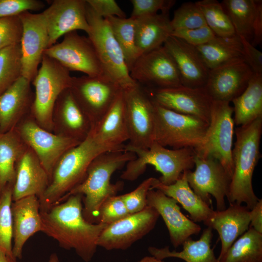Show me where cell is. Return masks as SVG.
Instances as JSON below:
<instances>
[{"instance_id":"obj_53","label":"cell","mask_w":262,"mask_h":262,"mask_svg":"<svg viewBox=\"0 0 262 262\" xmlns=\"http://www.w3.org/2000/svg\"><path fill=\"white\" fill-rule=\"evenodd\" d=\"M138 262H165L164 260L157 259L153 256H146L142 258Z\"/></svg>"},{"instance_id":"obj_36","label":"cell","mask_w":262,"mask_h":262,"mask_svg":"<svg viewBox=\"0 0 262 262\" xmlns=\"http://www.w3.org/2000/svg\"><path fill=\"white\" fill-rule=\"evenodd\" d=\"M221 3L235 33L251 43L256 14L255 0H224Z\"/></svg>"},{"instance_id":"obj_30","label":"cell","mask_w":262,"mask_h":262,"mask_svg":"<svg viewBox=\"0 0 262 262\" xmlns=\"http://www.w3.org/2000/svg\"><path fill=\"white\" fill-rule=\"evenodd\" d=\"M153 189L159 190L179 203L195 222L205 223L214 213L215 211L191 189L187 180L185 171L176 182L170 185L163 184L158 179L151 189Z\"/></svg>"},{"instance_id":"obj_16","label":"cell","mask_w":262,"mask_h":262,"mask_svg":"<svg viewBox=\"0 0 262 262\" xmlns=\"http://www.w3.org/2000/svg\"><path fill=\"white\" fill-rule=\"evenodd\" d=\"M131 78L148 88H166L182 85L172 57L163 46L141 55L129 70Z\"/></svg>"},{"instance_id":"obj_11","label":"cell","mask_w":262,"mask_h":262,"mask_svg":"<svg viewBox=\"0 0 262 262\" xmlns=\"http://www.w3.org/2000/svg\"><path fill=\"white\" fill-rule=\"evenodd\" d=\"M25 118L15 129L25 145L36 154L50 180L60 158L81 142L45 130L35 121L31 114Z\"/></svg>"},{"instance_id":"obj_19","label":"cell","mask_w":262,"mask_h":262,"mask_svg":"<svg viewBox=\"0 0 262 262\" xmlns=\"http://www.w3.org/2000/svg\"><path fill=\"white\" fill-rule=\"evenodd\" d=\"M49 3L42 12L49 35L48 48L68 33L82 30L88 34L86 0H53Z\"/></svg>"},{"instance_id":"obj_37","label":"cell","mask_w":262,"mask_h":262,"mask_svg":"<svg viewBox=\"0 0 262 262\" xmlns=\"http://www.w3.org/2000/svg\"><path fill=\"white\" fill-rule=\"evenodd\" d=\"M123 53L129 70L140 56L135 42L134 19L109 16L105 18Z\"/></svg>"},{"instance_id":"obj_7","label":"cell","mask_w":262,"mask_h":262,"mask_svg":"<svg viewBox=\"0 0 262 262\" xmlns=\"http://www.w3.org/2000/svg\"><path fill=\"white\" fill-rule=\"evenodd\" d=\"M154 104V142L173 149H196L204 142L209 123Z\"/></svg>"},{"instance_id":"obj_3","label":"cell","mask_w":262,"mask_h":262,"mask_svg":"<svg viewBox=\"0 0 262 262\" xmlns=\"http://www.w3.org/2000/svg\"><path fill=\"white\" fill-rule=\"evenodd\" d=\"M232 148L233 172L227 196L229 204H246L251 210L259 198L252 186V177L260 157V145L262 133V117L249 124L238 127Z\"/></svg>"},{"instance_id":"obj_25","label":"cell","mask_w":262,"mask_h":262,"mask_svg":"<svg viewBox=\"0 0 262 262\" xmlns=\"http://www.w3.org/2000/svg\"><path fill=\"white\" fill-rule=\"evenodd\" d=\"M49 177L34 152L29 147L18 160L13 185V201L30 196L40 198L49 183Z\"/></svg>"},{"instance_id":"obj_21","label":"cell","mask_w":262,"mask_h":262,"mask_svg":"<svg viewBox=\"0 0 262 262\" xmlns=\"http://www.w3.org/2000/svg\"><path fill=\"white\" fill-rule=\"evenodd\" d=\"M254 73L244 62L210 70L204 86L213 100L230 102L246 89Z\"/></svg>"},{"instance_id":"obj_20","label":"cell","mask_w":262,"mask_h":262,"mask_svg":"<svg viewBox=\"0 0 262 262\" xmlns=\"http://www.w3.org/2000/svg\"><path fill=\"white\" fill-rule=\"evenodd\" d=\"M147 201V206L155 209L163 219L175 248L181 246L192 235L200 232L201 227L182 213L177 202L159 190H149Z\"/></svg>"},{"instance_id":"obj_47","label":"cell","mask_w":262,"mask_h":262,"mask_svg":"<svg viewBox=\"0 0 262 262\" xmlns=\"http://www.w3.org/2000/svg\"><path fill=\"white\" fill-rule=\"evenodd\" d=\"M171 35L194 47L202 45L216 36L207 25L195 29L175 30Z\"/></svg>"},{"instance_id":"obj_1","label":"cell","mask_w":262,"mask_h":262,"mask_svg":"<svg viewBox=\"0 0 262 262\" xmlns=\"http://www.w3.org/2000/svg\"><path fill=\"white\" fill-rule=\"evenodd\" d=\"M81 194L68 196L64 201L40 210L42 232L57 241L62 248L73 249L84 262L91 261L96 252L98 240L107 226L87 221L82 214Z\"/></svg>"},{"instance_id":"obj_34","label":"cell","mask_w":262,"mask_h":262,"mask_svg":"<svg viewBox=\"0 0 262 262\" xmlns=\"http://www.w3.org/2000/svg\"><path fill=\"white\" fill-rule=\"evenodd\" d=\"M27 147L15 129L0 133V195L14 184L16 164Z\"/></svg>"},{"instance_id":"obj_22","label":"cell","mask_w":262,"mask_h":262,"mask_svg":"<svg viewBox=\"0 0 262 262\" xmlns=\"http://www.w3.org/2000/svg\"><path fill=\"white\" fill-rule=\"evenodd\" d=\"M163 46L176 64L182 85L191 88L205 86L210 70L195 47L172 35Z\"/></svg>"},{"instance_id":"obj_52","label":"cell","mask_w":262,"mask_h":262,"mask_svg":"<svg viewBox=\"0 0 262 262\" xmlns=\"http://www.w3.org/2000/svg\"><path fill=\"white\" fill-rule=\"evenodd\" d=\"M0 262H16V259L11 257L0 249Z\"/></svg>"},{"instance_id":"obj_48","label":"cell","mask_w":262,"mask_h":262,"mask_svg":"<svg viewBox=\"0 0 262 262\" xmlns=\"http://www.w3.org/2000/svg\"><path fill=\"white\" fill-rule=\"evenodd\" d=\"M88 5L103 18L109 16L125 18V13L114 0H86Z\"/></svg>"},{"instance_id":"obj_45","label":"cell","mask_w":262,"mask_h":262,"mask_svg":"<svg viewBox=\"0 0 262 262\" xmlns=\"http://www.w3.org/2000/svg\"><path fill=\"white\" fill-rule=\"evenodd\" d=\"M132 11L131 17L135 19L138 17L153 15L158 12L169 13L174 5V0H131Z\"/></svg>"},{"instance_id":"obj_54","label":"cell","mask_w":262,"mask_h":262,"mask_svg":"<svg viewBox=\"0 0 262 262\" xmlns=\"http://www.w3.org/2000/svg\"><path fill=\"white\" fill-rule=\"evenodd\" d=\"M48 262H59L58 257L56 253H52L49 258Z\"/></svg>"},{"instance_id":"obj_18","label":"cell","mask_w":262,"mask_h":262,"mask_svg":"<svg viewBox=\"0 0 262 262\" xmlns=\"http://www.w3.org/2000/svg\"><path fill=\"white\" fill-rule=\"evenodd\" d=\"M22 24L20 42L22 77L32 82L36 76L45 50L48 48L49 35L43 13L24 12L19 15Z\"/></svg>"},{"instance_id":"obj_40","label":"cell","mask_w":262,"mask_h":262,"mask_svg":"<svg viewBox=\"0 0 262 262\" xmlns=\"http://www.w3.org/2000/svg\"><path fill=\"white\" fill-rule=\"evenodd\" d=\"M13 185H8L0 195V249L10 257L14 258L12 252L13 219L11 211Z\"/></svg>"},{"instance_id":"obj_41","label":"cell","mask_w":262,"mask_h":262,"mask_svg":"<svg viewBox=\"0 0 262 262\" xmlns=\"http://www.w3.org/2000/svg\"><path fill=\"white\" fill-rule=\"evenodd\" d=\"M171 25L173 31L195 29L207 24L196 2L189 1L183 3L174 11Z\"/></svg>"},{"instance_id":"obj_32","label":"cell","mask_w":262,"mask_h":262,"mask_svg":"<svg viewBox=\"0 0 262 262\" xmlns=\"http://www.w3.org/2000/svg\"><path fill=\"white\" fill-rule=\"evenodd\" d=\"M213 229H204L199 239L194 240L191 237L182 245L181 251H170L168 246L158 248L149 246L148 251L150 255L164 260L168 258H176L186 262H217V258L211 247Z\"/></svg>"},{"instance_id":"obj_51","label":"cell","mask_w":262,"mask_h":262,"mask_svg":"<svg viewBox=\"0 0 262 262\" xmlns=\"http://www.w3.org/2000/svg\"><path fill=\"white\" fill-rule=\"evenodd\" d=\"M250 226L262 234V199H259L256 204L250 210Z\"/></svg>"},{"instance_id":"obj_15","label":"cell","mask_w":262,"mask_h":262,"mask_svg":"<svg viewBox=\"0 0 262 262\" xmlns=\"http://www.w3.org/2000/svg\"><path fill=\"white\" fill-rule=\"evenodd\" d=\"M159 216L156 210L149 206L130 214L108 225L99 236L98 246L107 250H126L150 232Z\"/></svg>"},{"instance_id":"obj_31","label":"cell","mask_w":262,"mask_h":262,"mask_svg":"<svg viewBox=\"0 0 262 262\" xmlns=\"http://www.w3.org/2000/svg\"><path fill=\"white\" fill-rule=\"evenodd\" d=\"M195 47L209 70L244 62L242 44L236 34L215 36L208 42Z\"/></svg>"},{"instance_id":"obj_35","label":"cell","mask_w":262,"mask_h":262,"mask_svg":"<svg viewBox=\"0 0 262 262\" xmlns=\"http://www.w3.org/2000/svg\"><path fill=\"white\" fill-rule=\"evenodd\" d=\"M219 262H262V234L249 227Z\"/></svg>"},{"instance_id":"obj_2","label":"cell","mask_w":262,"mask_h":262,"mask_svg":"<svg viewBox=\"0 0 262 262\" xmlns=\"http://www.w3.org/2000/svg\"><path fill=\"white\" fill-rule=\"evenodd\" d=\"M135 157L134 153L125 150L106 151L98 155L89 164L83 180L65 196L62 202L70 195H82L83 217L90 223H97L102 204L116 195L123 187L120 182L112 183V176Z\"/></svg>"},{"instance_id":"obj_5","label":"cell","mask_w":262,"mask_h":262,"mask_svg":"<svg viewBox=\"0 0 262 262\" xmlns=\"http://www.w3.org/2000/svg\"><path fill=\"white\" fill-rule=\"evenodd\" d=\"M124 150L134 153L136 157L129 162L120 178L133 181L144 173L147 165H151L162 175L161 183L168 185L174 183L187 170L195 166L196 152L192 147L170 149L153 142L147 149L131 147L127 145Z\"/></svg>"},{"instance_id":"obj_12","label":"cell","mask_w":262,"mask_h":262,"mask_svg":"<svg viewBox=\"0 0 262 262\" xmlns=\"http://www.w3.org/2000/svg\"><path fill=\"white\" fill-rule=\"evenodd\" d=\"M129 134L128 146L148 148L154 142V104L141 85L123 90Z\"/></svg>"},{"instance_id":"obj_24","label":"cell","mask_w":262,"mask_h":262,"mask_svg":"<svg viewBox=\"0 0 262 262\" xmlns=\"http://www.w3.org/2000/svg\"><path fill=\"white\" fill-rule=\"evenodd\" d=\"M13 219L12 252L15 258L22 259L23 247L28 239L42 231L39 198L30 196L13 201L11 205Z\"/></svg>"},{"instance_id":"obj_44","label":"cell","mask_w":262,"mask_h":262,"mask_svg":"<svg viewBox=\"0 0 262 262\" xmlns=\"http://www.w3.org/2000/svg\"><path fill=\"white\" fill-rule=\"evenodd\" d=\"M22 31L19 16L0 17V50L20 43Z\"/></svg>"},{"instance_id":"obj_28","label":"cell","mask_w":262,"mask_h":262,"mask_svg":"<svg viewBox=\"0 0 262 262\" xmlns=\"http://www.w3.org/2000/svg\"><path fill=\"white\" fill-rule=\"evenodd\" d=\"M250 223V210L246 206L233 203L224 210L215 211L213 217L204 223L219 234L221 248L217 262L237 238L248 230Z\"/></svg>"},{"instance_id":"obj_23","label":"cell","mask_w":262,"mask_h":262,"mask_svg":"<svg viewBox=\"0 0 262 262\" xmlns=\"http://www.w3.org/2000/svg\"><path fill=\"white\" fill-rule=\"evenodd\" d=\"M90 134L98 145L108 151L124 150V143L129 141V134L123 90L102 117L92 127Z\"/></svg>"},{"instance_id":"obj_50","label":"cell","mask_w":262,"mask_h":262,"mask_svg":"<svg viewBox=\"0 0 262 262\" xmlns=\"http://www.w3.org/2000/svg\"><path fill=\"white\" fill-rule=\"evenodd\" d=\"M255 1L256 14L253 27V38L251 43L256 47L260 45L262 41V0Z\"/></svg>"},{"instance_id":"obj_10","label":"cell","mask_w":262,"mask_h":262,"mask_svg":"<svg viewBox=\"0 0 262 262\" xmlns=\"http://www.w3.org/2000/svg\"><path fill=\"white\" fill-rule=\"evenodd\" d=\"M69 89L92 127L102 117L123 90L106 75L72 77Z\"/></svg>"},{"instance_id":"obj_4","label":"cell","mask_w":262,"mask_h":262,"mask_svg":"<svg viewBox=\"0 0 262 262\" xmlns=\"http://www.w3.org/2000/svg\"><path fill=\"white\" fill-rule=\"evenodd\" d=\"M106 151H110L98 145L90 133L85 140L66 151L56 164L49 185L39 198L40 210H47L62 202L84 179L93 160Z\"/></svg>"},{"instance_id":"obj_27","label":"cell","mask_w":262,"mask_h":262,"mask_svg":"<svg viewBox=\"0 0 262 262\" xmlns=\"http://www.w3.org/2000/svg\"><path fill=\"white\" fill-rule=\"evenodd\" d=\"M31 83L22 76L0 95V133L13 130L31 113L34 99Z\"/></svg>"},{"instance_id":"obj_43","label":"cell","mask_w":262,"mask_h":262,"mask_svg":"<svg viewBox=\"0 0 262 262\" xmlns=\"http://www.w3.org/2000/svg\"><path fill=\"white\" fill-rule=\"evenodd\" d=\"M158 179L150 177L140 183L131 192L121 196L130 214L141 211L147 206V195Z\"/></svg>"},{"instance_id":"obj_46","label":"cell","mask_w":262,"mask_h":262,"mask_svg":"<svg viewBox=\"0 0 262 262\" xmlns=\"http://www.w3.org/2000/svg\"><path fill=\"white\" fill-rule=\"evenodd\" d=\"M45 7L39 0H0V17L19 16L29 11H39Z\"/></svg>"},{"instance_id":"obj_6","label":"cell","mask_w":262,"mask_h":262,"mask_svg":"<svg viewBox=\"0 0 262 262\" xmlns=\"http://www.w3.org/2000/svg\"><path fill=\"white\" fill-rule=\"evenodd\" d=\"M41 64L31 82L35 92L30 114L40 127L52 132L55 103L60 95L70 88L72 77L68 69L45 54Z\"/></svg>"},{"instance_id":"obj_38","label":"cell","mask_w":262,"mask_h":262,"mask_svg":"<svg viewBox=\"0 0 262 262\" xmlns=\"http://www.w3.org/2000/svg\"><path fill=\"white\" fill-rule=\"evenodd\" d=\"M22 76L20 44L0 50V95Z\"/></svg>"},{"instance_id":"obj_49","label":"cell","mask_w":262,"mask_h":262,"mask_svg":"<svg viewBox=\"0 0 262 262\" xmlns=\"http://www.w3.org/2000/svg\"><path fill=\"white\" fill-rule=\"evenodd\" d=\"M240 38L242 44L244 62L250 67L254 74H262V52L244 38Z\"/></svg>"},{"instance_id":"obj_33","label":"cell","mask_w":262,"mask_h":262,"mask_svg":"<svg viewBox=\"0 0 262 262\" xmlns=\"http://www.w3.org/2000/svg\"><path fill=\"white\" fill-rule=\"evenodd\" d=\"M231 102L234 122L238 127L262 117V74L254 73L244 91Z\"/></svg>"},{"instance_id":"obj_8","label":"cell","mask_w":262,"mask_h":262,"mask_svg":"<svg viewBox=\"0 0 262 262\" xmlns=\"http://www.w3.org/2000/svg\"><path fill=\"white\" fill-rule=\"evenodd\" d=\"M86 17L90 28L88 37L95 47L105 75L123 90L135 85L137 82L130 76L122 50L107 20L98 15L87 2Z\"/></svg>"},{"instance_id":"obj_14","label":"cell","mask_w":262,"mask_h":262,"mask_svg":"<svg viewBox=\"0 0 262 262\" xmlns=\"http://www.w3.org/2000/svg\"><path fill=\"white\" fill-rule=\"evenodd\" d=\"M195 166L194 171H185L191 189L210 206L212 204V196L216 201V210L226 209L225 198L229 193L231 178L223 166L215 159L196 155Z\"/></svg>"},{"instance_id":"obj_13","label":"cell","mask_w":262,"mask_h":262,"mask_svg":"<svg viewBox=\"0 0 262 262\" xmlns=\"http://www.w3.org/2000/svg\"><path fill=\"white\" fill-rule=\"evenodd\" d=\"M44 54L56 60L69 71L82 72L90 77L105 75L89 37L76 31L66 34L60 43L47 49Z\"/></svg>"},{"instance_id":"obj_29","label":"cell","mask_w":262,"mask_h":262,"mask_svg":"<svg viewBox=\"0 0 262 262\" xmlns=\"http://www.w3.org/2000/svg\"><path fill=\"white\" fill-rule=\"evenodd\" d=\"M134 20L136 45L140 56L163 46L172 35L169 13L161 12Z\"/></svg>"},{"instance_id":"obj_39","label":"cell","mask_w":262,"mask_h":262,"mask_svg":"<svg viewBox=\"0 0 262 262\" xmlns=\"http://www.w3.org/2000/svg\"><path fill=\"white\" fill-rule=\"evenodd\" d=\"M204 16L207 25L218 36L235 34L233 27L220 2L201 0L196 2Z\"/></svg>"},{"instance_id":"obj_26","label":"cell","mask_w":262,"mask_h":262,"mask_svg":"<svg viewBox=\"0 0 262 262\" xmlns=\"http://www.w3.org/2000/svg\"><path fill=\"white\" fill-rule=\"evenodd\" d=\"M53 131L80 142L89 135L92 124L79 106L69 88L64 91L55 103L53 114Z\"/></svg>"},{"instance_id":"obj_9","label":"cell","mask_w":262,"mask_h":262,"mask_svg":"<svg viewBox=\"0 0 262 262\" xmlns=\"http://www.w3.org/2000/svg\"><path fill=\"white\" fill-rule=\"evenodd\" d=\"M233 114L230 102L213 100L204 141L195 149L196 155L199 157L217 160L230 178L234 167L232 157L234 132Z\"/></svg>"},{"instance_id":"obj_17","label":"cell","mask_w":262,"mask_h":262,"mask_svg":"<svg viewBox=\"0 0 262 262\" xmlns=\"http://www.w3.org/2000/svg\"><path fill=\"white\" fill-rule=\"evenodd\" d=\"M155 104L174 112L199 117L210 123L213 99L204 87L183 85L145 89Z\"/></svg>"},{"instance_id":"obj_42","label":"cell","mask_w":262,"mask_h":262,"mask_svg":"<svg viewBox=\"0 0 262 262\" xmlns=\"http://www.w3.org/2000/svg\"><path fill=\"white\" fill-rule=\"evenodd\" d=\"M130 214L121 195L107 198L100 207L97 223L107 226L117 222Z\"/></svg>"}]
</instances>
